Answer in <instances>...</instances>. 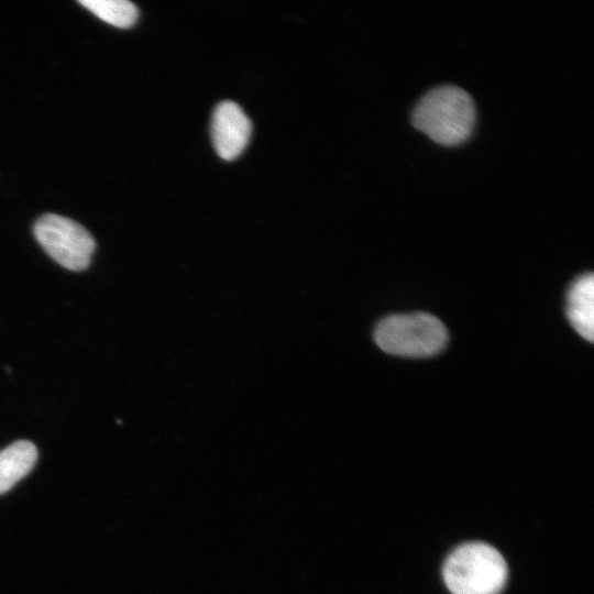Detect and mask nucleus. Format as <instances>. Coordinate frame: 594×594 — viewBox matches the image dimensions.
<instances>
[{"instance_id":"nucleus-3","label":"nucleus","mask_w":594,"mask_h":594,"mask_svg":"<svg viewBox=\"0 0 594 594\" xmlns=\"http://www.w3.org/2000/svg\"><path fill=\"white\" fill-rule=\"evenodd\" d=\"M374 339L388 354L424 358L435 355L444 348L448 331L444 324L430 314H397L377 323Z\"/></svg>"},{"instance_id":"nucleus-7","label":"nucleus","mask_w":594,"mask_h":594,"mask_svg":"<svg viewBox=\"0 0 594 594\" xmlns=\"http://www.w3.org/2000/svg\"><path fill=\"white\" fill-rule=\"evenodd\" d=\"M37 460L36 447L28 440H19L0 451V494L8 492L23 479Z\"/></svg>"},{"instance_id":"nucleus-6","label":"nucleus","mask_w":594,"mask_h":594,"mask_svg":"<svg viewBox=\"0 0 594 594\" xmlns=\"http://www.w3.org/2000/svg\"><path fill=\"white\" fill-rule=\"evenodd\" d=\"M566 316L574 330L588 342L594 339V276H579L566 295Z\"/></svg>"},{"instance_id":"nucleus-8","label":"nucleus","mask_w":594,"mask_h":594,"mask_svg":"<svg viewBox=\"0 0 594 594\" xmlns=\"http://www.w3.org/2000/svg\"><path fill=\"white\" fill-rule=\"evenodd\" d=\"M79 3L100 20L120 28H131L138 20V8L128 0H80Z\"/></svg>"},{"instance_id":"nucleus-1","label":"nucleus","mask_w":594,"mask_h":594,"mask_svg":"<svg viewBox=\"0 0 594 594\" xmlns=\"http://www.w3.org/2000/svg\"><path fill=\"white\" fill-rule=\"evenodd\" d=\"M411 121L416 129L436 143L453 146L471 135L475 124V106L465 90L444 85L431 89L418 101Z\"/></svg>"},{"instance_id":"nucleus-2","label":"nucleus","mask_w":594,"mask_h":594,"mask_svg":"<svg viewBox=\"0 0 594 594\" xmlns=\"http://www.w3.org/2000/svg\"><path fill=\"white\" fill-rule=\"evenodd\" d=\"M443 580L452 594H498L507 580L502 554L484 542L459 546L447 558Z\"/></svg>"},{"instance_id":"nucleus-4","label":"nucleus","mask_w":594,"mask_h":594,"mask_svg":"<svg viewBox=\"0 0 594 594\" xmlns=\"http://www.w3.org/2000/svg\"><path fill=\"white\" fill-rule=\"evenodd\" d=\"M33 232L44 251L63 267L82 271L89 265L96 243L76 221L47 213L37 219Z\"/></svg>"},{"instance_id":"nucleus-5","label":"nucleus","mask_w":594,"mask_h":594,"mask_svg":"<svg viewBox=\"0 0 594 594\" xmlns=\"http://www.w3.org/2000/svg\"><path fill=\"white\" fill-rule=\"evenodd\" d=\"M252 124L245 112L233 101L220 102L211 121L212 143L218 155L226 160L237 158L249 143Z\"/></svg>"}]
</instances>
